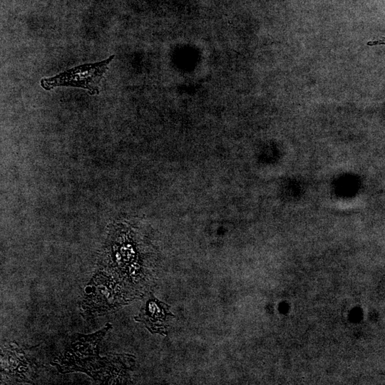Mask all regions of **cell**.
I'll use <instances>...</instances> for the list:
<instances>
[{
  "label": "cell",
  "instance_id": "obj_1",
  "mask_svg": "<svg viewBox=\"0 0 385 385\" xmlns=\"http://www.w3.org/2000/svg\"><path fill=\"white\" fill-rule=\"evenodd\" d=\"M115 55L100 62L80 65L55 76L42 78L41 86L51 90L57 86H72L88 90L90 94L99 93L98 84Z\"/></svg>",
  "mask_w": 385,
  "mask_h": 385
},
{
  "label": "cell",
  "instance_id": "obj_3",
  "mask_svg": "<svg viewBox=\"0 0 385 385\" xmlns=\"http://www.w3.org/2000/svg\"><path fill=\"white\" fill-rule=\"evenodd\" d=\"M170 317L174 315L170 312V306L150 294L135 320L143 323L153 334L166 335Z\"/></svg>",
  "mask_w": 385,
  "mask_h": 385
},
{
  "label": "cell",
  "instance_id": "obj_2",
  "mask_svg": "<svg viewBox=\"0 0 385 385\" xmlns=\"http://www.w3.org/2000/svg\"><path fill=\"white\" fill-rule=\"evenodd\" d=\"M16 344L1 347V370L17 381L31 383L36 366Z\"/></svg>",
  "mask_w": 385,
  "mask_h": 385
}]
</instances>
